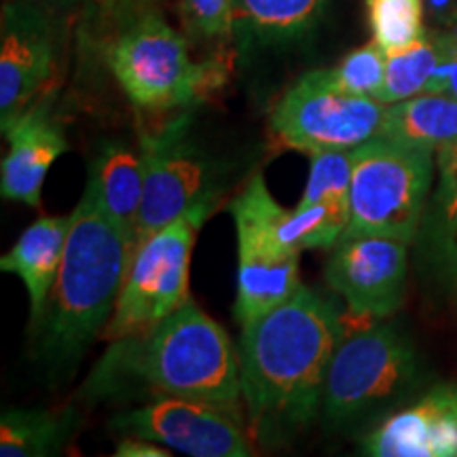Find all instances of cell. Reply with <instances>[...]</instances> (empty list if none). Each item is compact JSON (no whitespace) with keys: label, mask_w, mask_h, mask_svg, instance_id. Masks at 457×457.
I'll use <instances>...</instances> for the list:
<instances>
[{"label":"cell","mask_w":457,"mask_h":457,"mask_svg":"<svg viewBox=\"0 0 457 457\" xmlns=\"http://www.w3.org/2000/svg\"><path fill=\"white\" fill-rule=\"evenodd\" d=\"M343 337L335 303L303 284L276 310L242 324V396L256 436L279 441L310 424Z\"/></svg>","instance_id":"6da1fadb"},{"label":"cell","mask_w":457,"mask_h":457,"mask_svg":"<svg viewBox=\"0 0 457 457\" xmlns=\"http://www.w3.org/2000/svg\"><path fill=\"white\" fill-rule=\"evenodd\" d=\"M123 381H138L159 396L227 407H239L242 398L239 353L225 328L193 299L146 333L112 341L89 386L108 390Z\"/></svg>","instance_id":"7a4b0ae2"},{"label":"cell","mask_w":457,"mask_h":457,"mask_svg":"<svg viewBox=\"0 0 457 457\" xmlns=\"http://www.w3.org/2000/svg\"><path fill=\"white\" fill-rule=\"evenodd\" d=\"M134 244L87 191L71 214L64 259L43 322V347L55 362L81 356L102 328L123 288Z\"/></svg>","instance_id":"3957f363"},{"label":"cell","mask_w":457,"mask_h":457,"mask_svg":"<svg viewBox=\"0 0 457 457\" xmlns=\"http://www.w3.org/2000/svg\"><path fill=\"white\" fill-rule=\"evenodd\" d=\"M436 153L390 138L352 151L350 220L341 239L377 236L413 244L434 188Z\"/></svg>","instance_id":"277c9868"},{"label":"cell","mask_w":457,"mask_h":457,"mask_svg":"<svg viewBox=\"0 0 457 457\" xmlns=\"http://www.w3.org/2000/svg\"><path fill=\"white\" fill-rule=\"evenodd\" d=\"M108 66L128 98L146 111L187 108L212 89L220 71L191 60L185 37L157 11L131 17L108 47Z\"/></svg>","instance_id":"5b68a950"},{"label":"cell","mask_w":457,"mask_h":457,"mask_svg":"<svg viewBox=\"0 0 457 457\" xmlns=\"http://www.w3.org/2000/svg\"><path fill=\"white\" fill-rule=\"evenodd\" d=\"M212 214V197L138 242L131 253L104 339L119 341L146 333L191 299L188 270L197 231Z\"/></svg>","instance_id":"8992f818"},{"label":"cell","mask_w":457,"mask_h":457,"mask_svg":"<svg viewBox=\"0 0 457 457\" xmlns=\"http://www.w3.org/2000/svg\"><path fill=\"white\" fill-rule=\"evenodd\" d=\"M421 384V364L396 328L364 327L343 337L324 384V417L335 426L353 424L396 403Z\"/></svg>","instance_id":"52a82bcc"},{"label":"cell","mask_w":457,"mask_h":457,"mask_svg":"<svg viewBox=\"0 0 457 457\" xmlns=\"http://www.w3.org/2000/svg\"><path fill=\"white\" fill-rule=\"evenodd\" d=\"M387 104L373 98L343 94L322 71L307 72L279 98L270 128L278 142L316 155L345 151L379 138Z\"/></svg>","instance_id":"ba28073f"},{"label":"cell","mask_w":457,"mask_h":457,"mask_svg":"<svg viewBox=\"0 0 457 457\" xmlns=\"http://www.w3.org/2000/svg\"><path fill=\"white\" fill-rule=\"evenodd\" d=\"M114 430L193 457H250L254 445L237 407L197 398L159 396L119 415Z\"/></svg>","instance_id":"9c48e42d"},{"label":"cell","mask_w":457,"mask_h":457,"mask_svg":"<svg viewBox=\"0 0 457 457\" xmlns=\"http://www.w3.org/2000/svg\"><path fill=\"white\" fill-rule=\"evenodd\" d=\"M237 231V299L239 324L265 316L299 290L301 253L286 248L262 219L248 193L228 205Z\"/></svg>","instance_id":"30bf717a"},{"label":"cell","mask_w":457,"mask_h":457,"mask_svg":"<svg viewBox=\"0 0 457 457\" xmlns=\"http://www.w3.org/2000/svg\"><path fill=\"white\" fill-rule=\"evenodd\" d=\"M409 244L362 236L339 239L324 278L343 296L350 313L362 320L387 318L400 310L407 288Z\"/></svg>","instance_id":"8fae6325"},{"label":"cell","mask_w":457,"mask_h":457,"mask_svg":"<svg viewBox=\"0 0 457 457\" xmlns=\"http://www.w3.org/2000/svg\"><path fill=\"white\" fill-rule=\"evenodd\" d=\"M185 119H179L159 134H142L140 155L145 163V195H142L138 237L142 239L180 219L204 199L208 191V174L195 151L185 145Z\"/></svg>","instance_id":"7c38bea8"},{"label":"cell","mask_w":457,"mask_h":457,"mask_svg":"<svg viewBox=\"0 0 457 457\" xmlns=\"http://www.w3.org/2000/svg\"><path fill=\"white\" fill-rule=\"evenodd\" d=\"M54 74V34L32 4L11 3L0 32V125L3 134L38 98Z\"/></svg>","instance_id":"4fadbf2b"},{"label":"cell","mask_w":457,"mask_h":457,"mask_svg":"<svg viewBox=\"0 0 457 457\" xmlns=\"http://www.w3.org/2000/svg\"><path fill=\"white\" fill-rule=\"evenodd\" d=\"M362 449L373 457H455L457 384L434 386L415 404L387 417Z\"/></svg>","instance_id":"5bb4252c"},{"label":"cell","mask_w":457,"mask_h":457,"mask_svg":"<svg viewBox=\"0 0 457 457\" xmlns=\"http://www.w3.org/2000/svg\"><path fill=\"white\" fill-rule=\"evenodd\" d=\"M9 153L3 159L0 193L4 199L38 208L49 168L68 151L60 125L43 100L34 102L7 134Z\"/></svg>","instance_id":"9a60e30c"},{"label":"cell","mask_w":457,"mask_h":457,"mask_svg":"<svg viewBox=\"0 0 457 457\" xmlns=\"http://www.w3.org/2000/svg\"><path fill=\"white\" fill-rule=\"evenodd\" d=\"M68 228L71 216H41L0 259V270L13 273L26 286L34 320L43 318L47 310L51 290L64 259Z\"/></svg>","instance_id":"2e32d148"},{"label":"cell","mask_w":457,"mask_h":457,"mask_svg":"<svg viewBox=\"0 0 457 457\" xmlns=\"http://www.w3.org/2000/svg\"><path fill=\"white\" fill-rule=\"evenodd\" d=\"M85 191L94 197L102 212L131 239L136 248L138 220L145 195V163L142 155L123 145H104L89 165Z\"/></svg>","instance_id":"e0dca14e"},{"label":"cell","mask_w":457,"mask_h":457,"mask_svg":"<svg viewBox=\"0 0 457 457\" xmlns=\"http://www.w3.org/2000/svg\"><path fill=\"white\" fill-rule=\"evenodd\" d=\"M455 54L457 30L426 32L411 47L387 54L386 83L379 102L394 104L420 94L447 91Z\"/></svg>","instance_id":"ac0fdd59"},{"label":"cell","mask_w":457,"mask_h":457,"mask_svg":"<svg viewBox=\"0 0 457 457\" xmlns=\"http://www.w3.org/2000/svg\"><path fill=\"white\" fill-rule=\"evenodd\" d=\"M436 163L438 179L415 239L436 279L457 288V148L438 153Z\"/></svg>","instance_id":"d6986e66"},{"label":"cell","mask_w":457,"mask_h":457,"mask_svg":"<svg viewBox=\"0 0 457 457\" xmlns=\"http://www.w3.org/2000/svg\"><path fill=\"white\" fill-rule=\"evenodd\" d=\"M379 138L430 148L436 155L457 148V98L441 91L387 104Z\"/></svg>","instance_id":"ffe728a7"},{"label":"cell","mask_w":457,"mask_h":457,"mask_svg":"<svg viewBox=\"0 0 457 457\" xmlns=\"http://www.w3.org/2000/svg\"><path fill=\"white\" fill-rule=\"evenodd\" d=\"M72 413L7 411L0 420V455L38 457L57 453L72 434Z\"/></svg>","instance_id":"44dd1931"},{"label":"cell","mask_w":457,"mask_h":457,"mask_svg":"<svg viewBox=\"0 0 457 457\" xmlns=\"http://www.w3.org/2000/svg\"><path fill=\"white\" fill-rule=\"evenodd\" d=\"M322 0H236V21L262 43L295 41L318 20Z\"/></svg>","instance_id":"7402d4cb"},{"label":"cell","mask_w":457,"mask_h":457,"mask_svg":"<svg viewBox=\"0 0 457 457\" xmlns=\"http://www.w3.org/2000/svg\"><path fill=\"white\" fill-rule=\"evenodd\" d=\"M369 20L373 41L386 54L407 49L426 34L421 0H369Z\"/></svg>","instance_id":"603a6c76"},{"label":"cell","mask_w":457,"mask_h":457,"mask_svg":"<svg viewBox=\"0 0 457 457\" xmlns=\"http://www.w3.org/2000/svg\"><path fill=\"white\" fill-rule=\"evenodd\" d=\"M386 66L387 54L373 41L343 57L341 64L322 72L327 81L343 94L379 100L386 83Z\"/></svg>","instance_id":"cb8c5ba5"},{"label":"cell","mask_w":457,"mask_h":457,"mask_svg":"<svg viewBox=\"0 0 457 457\" xmlns=\"http://www.w3.org/2000/svg\"><path fill=\"white\" fill-rule=\"evenodd\" d=\"M352 151H327L312 155L310 176L299 204L343 202L350 204Z\"/></svg>","instance_id":"d4e9b609"},{"label":"cell","mask_w":457,"mask_h":457,"mask_svg":"<svg viewBox=\"0 0 457 457\" xmlns=\"http://www.w3.org/2000/svg\"><path fill=\"white\" fill-rule=\"evenodd\" d=\"M188 26L208 38L227 37L236 21V0H185Z\"/></svg>","instance_id":"484cf974"},{"label":"cell","mask_w":457,"mask_h":457,"mask_svg":"<svg viewBox=\"0 0 457 457\" xmlns=\"http://www.w3.org/2000/svg\"><path fill=\"white\" fill-rule=\"evenodd\" d=\"M114 455L117 457H168L170 451L159 447V443L146 441V438L128 436L125 441L119 443Z\"/></svg>","instance_id":"4316f807"},{"label":"cell","mask_w":457,"mask_h":457,"mask_svg":"<svg viewBox=\"0 0 457 457\" xmlns=\"http://www.w3.org/2000/svg\"><path fill=\"white\" fill-rule=\"evenodd\" d=\"M447 94L455 96V98H457V54H455V62H453V71H451V77H449Z\"/></svg>","instance_id":"83f0119b"}]
</instances>
